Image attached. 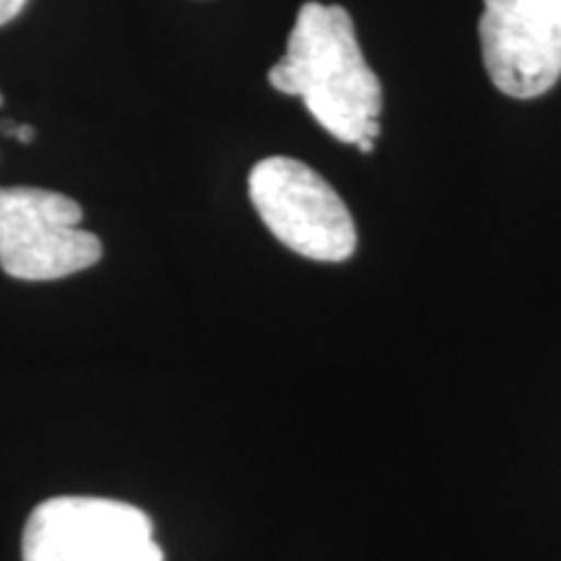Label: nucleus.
I'll return each instance as SVG.
<instances>
[{
    "mask_svg": "<svg viewBox=\"0 0 561 561\" xmlns=\"http://www.w3.org/2000/svg\"><path fill=\"white\" fill-rule=\"evenodd\" d=\"M280 94L299 96L322 128L341 144L380 136L382 87L364 60L354 21L343 5L305 3L286 53L268 70Z\"/></svg>",
    "mask_w": 561,
    "mask_h": 561,
    "instance_id": "f257e3e1",
    "label": "nucleus"
},
{
    "mask_svg": "<svg viewBox=\"0 0 561 561\" xmlns=\"http://www.w3.org/2000/svg\"><path fill=\"white\" fill-rule=\"evenodd\" d=\"M250 201L276 240L301 257L341 263L354 255L356 227L341 195L312 167L268 157L252 167Z\"/></svg>",
    "mask_w": 561,
    "mask_h": 561,
    "instance_id": "f03ea898",
    "label": "nucleus"
},
{
    "mask_svg": "<svg viewBox=\"0 0 561 561\" xmlns=\"http://www.w3.org/2000/svg\"><path fill=\"white\" fill-rule=\"evenodd\" d=\"M21 561H164L144 510L102 496H53L32 510Z\"/></svg>",
    "mask_w": 561,
    "mask_h": 561,
    "instance_id": "7ed1b4c3",
    "label": "nucleus"
},
{
    "mask_svg": "<svg viewBox=\"0 0 561 561\" xmlns=\"http://www.w3.org/2000/svg\"><path fill=\"white\" fill-rule=\"evenodd\" d=\"M83 208L45 187H0V268L19 280H58L100 263L102 240Z\"/></svg>",
    "mask_w": 561,
    "mask_h": 561,
    "instance_id": "20e7f679",
    "label": "nucleus"
},
{
    "mask_svg": "<svg viewBox=\"0 0 561 561\" xmlns=\"http://www.w3.org/2000/svg\"><path fill=\"white\" fill-rule=\"evenodd\" d=\"M491 83L536 100L561 79V0H483L479 21Z\"/></svg>",
    "mask_w": 561,
    "mask_h": 561,
    "instance_id": "39448f33",
    "label": "nucleus"
},
{
    "mask_svg": "<svg viewBox=\"0 0 561 561\" xmlns=\"http://www.w3.org/2000/svg\"><path fill=\"white\" fill-rule=\"evenodd\" d=\"M26 3H30V0H0V26H5L9 21L16 19L19 13L24 11Z\"/></svg>",
    "mask_w": 561,
    "mask_h": 561,
    "instance_id": "423d86ee",
    "label": "nucleus"
},
{
    "mask_svg": "<svg viewBox=\"0 0 561 561\" xmlns=\"http://www.w3.org/2000/svg\"><path fill=\"white\" fill-rule=\"evenodd\" d=\"M13 138L21 140V144H32V138H34V128H32V125H19L16 136H13Z\"/></svg>",
    "mask_w": 561,
    "mask_h": 561,
    "instance_id": "0eeeda50",
    "label": "nucleus"
},
{
    "mask_svg": "<svg viewBox=\"0 0 561 561\" xmlns=\"http://www.w3.org/2000/svg\"><path fill=\"white\" fill-rule=\"evenodd\" d=\"M0 107H3V94H0Z\"/></svg>",
    "mask_w": 561,
    "mask_h": 561,
    "instance_id": "6e6552de",
    "label": "nucleus"
}]
</instances>
